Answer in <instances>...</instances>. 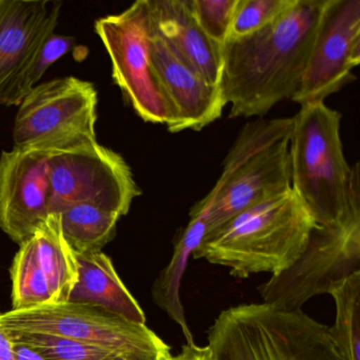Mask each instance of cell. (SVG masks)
<instances>
[{
	"label": "cell",
	"instance_id": "6da1fadb",
	"mask_svg": "<svg viewBox=\"0 0 360 360\" xmlns=\"http://www.w3.org/2000/svg\"><path fill=\"white\" fill-rule=\"evenodd\" d=\"M326 0H294L261 30L222 47L221 94L229 117H262L292 98L307 67Z\"/></svg>",
	"mask_w": 360,
	"mask_h": 360
},
{
	"label": "cell",
	"instance_id": "7a4b0ae2",
	"mask_svg": "<svg viewBox=\"0 0 360 360\" xmlns=\"http://www.w3.org/2000/svg\"><path fill=\"white\" fill-rule=\"evenodd\" d=\"M316 223L292 191L256 204L206 236L195 259L223 265L231 276L279 275L304 252Z\"/></svg>",
	"mask_w": 360,
	"mask_h": 360
},
{
	"label": "cell",
	"instance_id": "3957f363",
	"mask_svg": "<svg viewBox=\"0 0 360 360\" xmlns=\"http://www.w3.org/2000/svg\"><path fill=\"white\" fill-rule=\"evenodd\" d=\"M341 115L324 103L305 104L292 117V189L316 224L339 222L360 210L359 164L349 167L340 138Z\"/></svg>",
	"mask_w": 360,
	"mask_h": 360
},
{
	"label": "cell",
	"instance_id": "277c9868",
	"mask_svg": "<svg viewBox=\"0 0 360 360\" xmlns=\"http://www.w3.org/2000/svg\"><path fill=\"white\" fill-rule=\"evenodd\" d=\"M207 339L214 360H345L328 326L263 302L221 311Z\"/></svg>",
	"mask_w": 360,
	"mask_h": 360
},
{
	"label": "cell",
	"instance_id": "5b68a950",
	"mask_svg": "<svg viewBox=\"0 0 360 360\" xmlns=\"http://www.w3.org/2000/svg\"><path fill=\"white\" fill-rule=\"evenodd\" d=\"M292 117L256 120L238 134L207 197L206 236L240 212L292 189L290 140Z\"/></svg>",
	"mask_w": 360,
	"mask_h": 360
},
{
	"label": "cell",
	"instance_id": "8992f818",
	"mask_svg": "<svg viewBox=\"0 0 360 360\" xmlns=\"http://www.w3.org/2000/svg\"><path fill=\"white\" fill-rule=\"evenodd\" d=\"M8 333H37L115 352L128 360H166L170 347L146 324L134 323L94 305L65 302L0 313Z\"/></svg>",
	"mask_w": 360,
	"mask_h": 360
},
{
	"label": "cell",
	"instance_id": "52a82bcc",
	"mask_svg": "<svg viewBox=\"0 0 360 360\" xmlns=\"http://www.w3.org/2000/svg\"><path fill=\"white\" fill-rule=\"evenodd\" d=\"M14 123L15 147L56 153L96 142L98 91L75 77L35 86L20 103Z\"/></svg>",
	"mask_w": 360,
	"mask_h": 360
},
{
	"label": "cell",
	"instance_id": "ba28073f",
	"mask_svg": "<svg viewBox=\"0 0 360 360\" xmlns=\"http://www.w3.org/2000/svg\"><path fill=\"white\" fill-rule=\"evenodd\" d=\"M94 28L110 58L113 81L136 115L143 121L170 127L174 113L151 60L153 26L147 0L100 18Z\"/></svg>",
	"mask_w": 360,
	"mask_h": 360
},
{
	"label": "cell",
	"instance_id": "9c48e42d",
	"mask_svg": "<svg viewBox=\"0 0 360 360\" xmlns=\"http://www.w3.org/2000/svg\"><path fill=\"white\" fill-rule=\"evenodd\" d=\"M141 193L127 162L98 141L50 159V214L88 203L123 217Z\"/></svg>",
	"mask_w": 360,
	"mask_h": 360
},
{
	"label": "cell",
	"instance_id": "30bf717a",
	"mask_svg": "<svg viewBox=\"0 0 360 360\" xmlns=\"http://www.w3.org/2000/svg\"><path fill=\"white\" fill-rule=\"evenodd\" d=\"M360 62V0H326L307 67L290 100L324 103L354 81Z\"/></svg>",
	"mask_w": 360,
	"mask_h": 360
},
{
	"label": "cell",
	"instance_id": "8fae6325",
	"mask_svg": "<svg viewBox=\"0 0 360 360\" xmlns=\"http://www.w3.org/2000/svg\"><path fill=\"white\" fill-rule=\"evenodd\" d=\"M53 155L15 146L0 155V229L20 245L51 214L50 159Z\"/></svg>",
	"mask_w": 360,
	"mask_h": 360
},
{
	"label": "cell",
	"instance_id": "7c38bea8",
	"mask_svg": "<svg viewBox=\"0 0 360 360\" xmlns=\"http://www.w3.org/2000/svg\"><path fill=\"white\" fill-rule=\"evenodd\" d=\"M58 0H0V105L6 106L60 18Z\"/></svg>",
	"mask_w": 360,
	"mask_h": 360
},
{
	"label": "cell",
	"instance_id": "4fadbf2b",
	"mask_svg": "<svg viewBox=\"0 0 360 360\" xmlns=\"http://www.w3.org/2000/svg\"><path fill=\"white\" fill-rule=\"evenodd\" d=\"M150 48L153 69L174 113V124L167 128L168 131H200L220 119L226 105L219 85L208 82L195 67L181 58L160 37L155 27Z\"/></svg>",
	"mask_w": 360,
	"mask_h": 360
},
{
	"label": "cell",
	"instance_id": "5bb4252c",
	"mask_svg": "<svg viewBox=\"0 0 360 360\" xmlns=\"http://www.w3.org/2000/svg\"><path fill=\"white\" fill-rule=\"evenodd\" d=\"M155 31L208 82L219 85L222 46L198 24L189 0H147Z\"/></svg>",
	"mask_w": 360,
	"mask_h": 360
},
{
	"label": "cell",
	"instance_id": "9a60e30c",
	"mask_svg": "<svg viewBox=\"0 0 360 360\" xmlns=\"http://www.w3.org/2000/svg\"><path fill=\"white\" fill-rule=\"evenodd\" d=\"M75 256L77 280L68 302L94 305L134 323L146 324L142 307L130 294L107 255L100 252Z\"/></svg>",
	"mask_w": 360,
	"mask_h": 360
},
{
	"label": "cell",
	"instance_id": "2e32d148",
	"mask_svg": "<svg viewBox=\"0 0 360 360\" xmlns=\"http://www.w3.org/2000/svg\"><path fill=\"white\" fill-rule=\"evenodd\" d=\"M210 210V203L205 199H202L191 208L189 212L191 221L176 242L172 259L162 269L151 288L153 302L180 326L186 343H195V340L185 317L180 297L181 284L189 258L205 236Z\"/></svg>",
	"mask_w": 360,
	"mask_h": 360
},
{
	"label": "cell",
	"instance_id": "e0dca14e",
	"mask_svg": "<svg viewBox=\"0 0 360 360\" xmlns=\"http://www.w3.org/2000/svg\"><path fill=\"white\" fill-rule=\"evenodd\" d=\"M37 262L49 285L51 304L68 302L77 280V261L63 236L60 217L51 214L31 237Z\"/></svg>",
	"mask_w": 360,
	"mask_h": 360
},
{
	"label": "cell",
	"instance_id": "ac0fdd59",
	"mask_svg": "<svg viewBox=\"0 0 360 360\" xmlns=\"http://www.w3.org/2000/svg\"><path fill=\"white\" fill-rule=\"evenodd\" d=\"M63 236L75 255L102 252L117 233L120 214L94 204H75L58 212Z\"/></svg>",
	"mask_w": 360,
	"mask_h": 360
},
{
	"label": "cell",
	"instance_id": "d6986e66",
	"mask_svg": "<svg viewBox=\"0 0 360 360\" xmlns=\"http://www.w3.org/2000/svg\"><path fill=\"white\" fill-rule=\"evenodd\" d=\"M336 305L330 336L345 360H360V273L335 284L328 290Z\"/></svg>",
	"mask_w": 360,
	"mask_h": 360
},
{
	"label": "cell",
	"instance_id": "ffe728a7",
	"mask_svg": "<svg viewBox=\"0 0 360 360\" xmlns=\"http://www.w3.org/2000/svg\"><path fill=\"white\" fill-rule=\"evenodd\" d=\"M20 246L11 267L13 309L51 304L49 285L37 262L32 239Z\"/></svg>",
	"mask_w": 360,
	"mask_h": 360
},
{
	"label": "cell",
	"instance_id": "44dd1931",
	"mask_svg": "<svg viewBox=\"0 0 360 360\" xmlns=\"http://www.w3.org/2000/svg\"><path fill=\"white\" fill-rule=\"evenodd\" d=\"M8 334L13 343L30 347L46 360H128L104 347L72 339L37 333Z\"/></svg>",
	"mask_w": 360,
	"mask_h": 360
},
{
	"label": "cell",
	"instance_id": "7402d4cb",
	"mask_svg": "<svg viewBox=\"0 0 360 360\" xmlns=\"http://www.w3.org/2000/svg\"><path fill=\"white\" fill-rule=\"evenodd\" d=\"M75 43V39L73 37H63V35H56L53 33L39 50L30 68L12 90L6 106H18L22 101L28 96L29 92L35 86H37V83L45 75L46 71L56 60L68 53Z\"/></svg>",
	"mask_w": 360,
	"mask_h": 360
},
{
	"label": "cell",
	"instance_id": "603a6c76",
	"mask_svg": "<svg viewBox=\"0 0 360 360\" xmlns=\"http://www.w3.org/2000/svg\"><path fill=\"white\" fill-rule=\"evenodd\" d=\"M294 0H238L229 37L252 34L266 27L290 7Z\"/></svg>",
	"mask_w": 360,
	"mask_h": 360
},
{
	"label": "cell",
	"instance_id": "cb8c5ba5",
	"mask_svg": "<svg viewBox=\"0 0 360 360\" xmlns=\"http://www.w3.org/2000/svg\"><path fill=\"white\" fill-rule=\"evenodd\" d=\"M202 30L218 45H224L231 33L238 0H189Z\"/></svg>",
	"mask_w": 360,
	"mask_h": 360
},
{
	"label": "cell",
	"instance_id": "d4e9b609",
	"mask_svg": "<svg viewBox=\"0 0 360 360\" xmlns=\"http://www.w3.org/2000/svg\"><path fill=\"white\" fill-rule=\"evenodd\" d=\"M166 360H214V356L208 345L199 347L195 343H185L178 355H172Z\"/></svg>",
	"mask_w": 360,
	"mask_h": 360
},
{
	"label": "cell",
	"instance_id": "484cf974",
	"mask_svg": "<svg viewBox=\"0 0 360 360\" xmlns=\"http://www.w3.org/2000/svg\"><path fill=\"white\" fill-rule=\"evenodd\" d=\"M0 360H16L13 341L7 330L0 326Z\"/></svg>",
	"mask_w": 360,
	"mask_h": 360
},
{
	"label": "cell",
	"instance_id": "4316f807",
	"mask_svg": "<svg viewBox=\"0 0 360 360\" xmlns=\"http://www.w3.org/2000/svg\"><path fill=\"white\" fill-rule=\"evenodd\" d=\"M14 349L16 360H46L39 353L25 345L14 343Z\"/></svg>",
	"mask_w": 360,
	"mask_h": 360
}]
</instances>
